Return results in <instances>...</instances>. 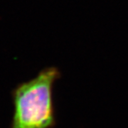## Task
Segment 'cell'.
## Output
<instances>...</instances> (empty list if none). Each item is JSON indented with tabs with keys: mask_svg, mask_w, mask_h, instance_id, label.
I'll return each mask as SVG.
<instances>
[{
	"mask_svg": "<svg viewBox=\"0 0 128 128\" xmlns=\"http://www.w3.org/2000/svg\"><path fill=\"white\" fill-rule=\"evenodd\" d=\"M60 77L56 67H46L13 90L11 128H52L55 126L52 90Z\"/></svg>",
	"mask_w": 128,
	"mask_h": 128,
	"instance_id": "1",
	"label": "cell"
}]
</instances>
